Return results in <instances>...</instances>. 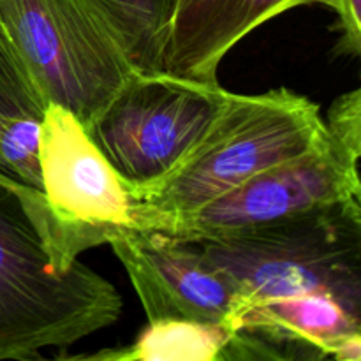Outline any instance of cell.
I'll return each mask as SVG.
<instances>
[{"mask_svg":"<svg viewBox=\"0 0 361 361\" xmlns=\"http://www.w3.org/2000/svg\"><path fill=\"white\" fill-rule=\"evenodd\" d=\"M41 190L0 171V361L34 360L116 323L122 296L78 261L62 271L39 221Z\"/></svg>","mask_w":361,"mask_h":361,"instance_id":"cell-1","label":"cell"},{"mask_svg":"<svg viewBox=\"0 0 361 361\" xmlns=\"http://www.w3.org/2000/svg\"><path fill=\"white\" fill-rule=\"evenodd\" d=\"M334 133L319 106L289 88L233 94L196 148L154 185L134 190V229L187 214L256 173L326 143Z\"/></svg>","mask_w":361,"mask_h":361,"instance_id":"cell-2","label":"cell"},{"mask_svg":"<svg viewBox=\"0 0 361 361\" xmlns=\"http://www.w3.org/2000/svg\"><path fill=\"white\" fill-rule=\"evenodd\" d=\"M358 190L267 228L194 243L231 275L247 298L312 296L361 331Z\"/></svg>","mask_w":361,"mask_h":361,"instance_id":"cell-3","label":"cell"},{"mask_svg":"<svg viewBox=\"0 0 361 361\" xmlns=\"http://www.w3.org/2000/svg\"><path fill=\"white\" fill-rule=\"evenodd\" d=\"M233 92L164 71H136L85 130L130 192L171 173L207 136Z\"/></svg>","mask_w":361,"mask_h":361,"instance_id":"cell-4","label":"cell"},{"mask_svg":"<svg viewBox=\"0 0 361 361\" xmlns=\"http://www.w3.org/2000/svg\"><path fill=\"white\" fill-rule=\"evenodd\" d=\"M0 23L48 104L83 126L137 71L90 0H0Z\"/></svg>","mask_w":361,"mask_h":361,"instance_id":"cell-5","label":"cell"},{"mask_svg":"<svg viewBox=\"0 0 361 361\" xmlns=\"http://www.w3.org/2000/svg\"><path fill=\"white\" fill-rule=\"evenodd\" d=\"M46 242L67 271L88 249L134 229L136 200L69 109L49 102L39 136Z\"/></svg>","mask_w":361,"mask_h":361,"instance_id":"cell-6","label":"cell"},{"mask_svg":"<svg viewBox=\"0 0 361 361\" xmlns=\"http://www.w3.org/2000/svg\"><path fill=\"white\" fill-rule=\"evenodd\" d=\"M358 161L334 134L314 150L256 173L196 210L154 221L147 231L196 242L267 228L355 194L361 185Z\"/></svg>","mask_w":361,"mask_h":361,"instance_id":"cell-7","label":"cell"},{"mask_svg":"<svg viewBox=\"0 0 361 361\" xmlns=\"http://www.w3.org/2000/svg\"><path fill=\"white\" fill-rule=\"evenodd\" d=\"M109 245L148 321L183 319L235 328L247 295L197 243L159 231L126 229Z\"/></svg>","mask_w":361,"mask_h":361,"instance_id":"cell-8","label":"cell"},{"mask_svg":"<svg viewBox=\"0 0 361 361\" xmlns=\"http://www.w3.org/2000/svg\"><path fill=\"white\" fill-rule=\"evenodd\" d=\"M338 0H175L161 71L200 81H217L224 56L250 32L300 6Z\"/></svg>","mask_w":361,"mask_h":361,"instance_id":"cell-9","label":"cell"},{"mask_svg":"<svg viewBox=\"0 0 361 361\" xmlns=\"http://www.w3.org/2000/svg\"><path fill=\"white\" fill-rule=\"evenodd\" d=\"M59 360L256 361V348L249 335L228 324L161 319L148 321L127 348L104 349L95 355H62Z\"/></svg>","mask_w":361,"mask_h":361,"instance_id":"cell-10","label":"cell"},{"mask_svg":"<svg viewBox=\"0 0 361 361\" xmlns=\"http://www.w3.org/2000/svg\"><path fill=\"white\" fill-rule=\"evenodd\" d=\"M137 71H161L175 0H90Z\"/></svg>","mask_w":361,"mask_h":361,"instance_id":"cell-11","label":"cell"},{"mask_svg":"<svg viewBox=\"0 0 361 361\" xmlns=\"http://www.w3.org/2000/svg\"><path fill=\"white\" fill-rule=\"evenodd\" d=\"M48 101L41 94L0 23V122L11 116H44Z\"/></svg>","mask_w":361,"mask_h":361,"instance_id":"cell-12","label":"cell"},{"mask_svg":"<svg viewBox=\"0 0 361 361\" xmlns=\"http://www.w3.org/2000/svg\"><path fill=\"white\" fill-rule=\"evenodd\" d=\"M326 123L331 133L361 159V85L331 104Z\"/></svg>","mask_w":361,"mask_h":361,"instance_id":"cell-13","label":"cell"},{"mask_svg":"<svg viewBox=\"0 0 361 361\" xmlns=\"http://www.w3.org/2000/svg\"><path fill=\"white\" fill-rule=\"evenodd\" d=\"M335 13L341 18L345 48L361 60V0H338Z\"/></svg>","mask_w":361,"mask_h":361,"instance_id":"cell-14","label":"cell"},{"mask_svg":"<svg viewBox=\"0 0 361 361\" xmlns=\"http://www.w3.org/2000/svg\"><path fill=\"white\" fill-rule=\"evenodd\" d=\"M358 194H360V200H361V187H360V190H358Z\"/></svg>","mask_w":361,"mask_h":361,"instance_id":"cell-15","label":"cell"}]
</instances>
